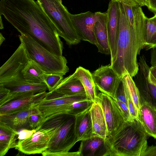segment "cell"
Listing matches in <instances>:
<instances>
[{
    "mask_svg": "<svg viewBox=\"0 0 156 156\" xmlns=\"http://www.w3.org/2000/svg\"><path fill=\"white\" fill-rule=\"evenodd\" d=\"M86 99H87L85 93L66 96L52 90L48 92L37 107L41 116L42 122L47 117L56 114H68V108L71 104Z\"/></svg>",
    "mask_w": 156,
    "mask_h": 156,
    "instance_id": "9c48e42d",
    "label": "cell"
},
{
    "mask_svg": "<svg viewBox=\"0 0 156 156\" xmlns=\"http://www.w3.org/2000/svg\"><path fill=\"white\" fill-rule=\"evenodd\" d=\"M74 74L82 83L87 99L93 102L96 101L98 94L92 73L89 70L79 66L76 68Z\"/></svg>",
    "mask_w": 156,
    "mask_h": 156,
    "instance_id": "603a6c76",
    "label": "cell"
},
{
    "mask_svg": "<svg viewBox=\"0 0 156 156\" xmlns=\"http://www.w3.org/2000/svg\"><path fill=\"white\" fill-rule=\"evenodd\" d=\"M97 102L102 108L105 120L108 136H112L125 121L115 99L102 92L98 94Z\"/></svg>",
    "mask_w": 156,
    "mask_h": 156,
    "instance_id": "30bf717a",
    "label": "cell"
},
{
    "mask_svg": "<svg viewBox=\"0 0 156 156\" xmlns=\"http://www.w3.org/2000/svg\"><path fill=\"white\" fill-rule=\"evenodd\" d=\"M5 38L3 36L2 33L0 34V45L1 46L2 44L3 41L5 40Z\"/></svg>",
    "mask_w": 156,
    "mask_h": 156,
    "instance_id": "60d3db41",
    "label": "cell"
},
{
    "mask_svg": "<svg viewBox=\"0 0 156 156\" xmlns=\"http://www.w3.org/2000/svg\"><path fill=\"white\" fill-rule=\"evenodd\" d=\"M38 113H40L36 106L28 110L0 115V121L18 132L24 129H30L29 117L32 115Z\"/></svg>",
    "mask_w": 156,
    "mask_h": 156,
    "instance_id": "e0dca14e",
    "label": "cell"
},
{
    "mask_svg": "<svg viewBox=\"0 0 156 156\" xmlns=\"http://www.w3.org/2000/svg\"><path fill=\"white\" fill-rule=\"evenodd\" d=\"M28 138L18 140L15 148L26 154H42L48 148L56 127L48 118L44 119Z\"/></svg>",
    "mask_w": 156,
    "mask_h": 156,
    "instance_id": "ba28073f",
    "label": "cell"
},
{
    "mask_svg": "<svg viewBox=\"0 0 156 156\" xmlns=\"http://www.w3.org/2000/svg\"><path fill=\"white\" fill-rule=\"evenodd\" d=\"M149 77L152 82L156 86V65L150 67Z\"/></svg>",
    "mask_w": 156,
    "mask_h": 156,
    "instance_id": "74e56055",
    "label": "cell"
},
{
    "mask_svg": "<svg viewBox=\"0 0 156 156\" xmlns=\"http://www.w3.org/2000/svg\"><path fill=\"white\" fill-rule=\"evenodd\" d=\"M112 2H119L132 6L139 5L141 7L146 6L145 0H110Z\"/></svg>",
    "mask_w": 156,
    "mask_h": 156,
    "instance_id": "836d02e7",
    "label": "cell"
},
{
    "mask_svg": "<svg viewBox=\"0 0 156 156\" xmlns=\"http://www.w3.org/2000/svg\"><path fill=\"white\" fill-rule=\"evenodd\" d=\"M19 132L0 121V156H4L9 150L15 148Z\"/></svg>",
    "mask_w": 156,
    "mask_h": 156,
    "instance_id": "44dd1931",
    "label": "cell"
},
{
    "mask_svg": "<svg viewBox=\"0 0 156 156\" xmlns=\"http://www.w3.org/2000/svg\"><path fill=\"white\" fill-rule=\"evenodd\" d=\"M55 25L59 37L69 45L76 44L81 41L72 23L70 13L61 0H37Z\"/></svg>",
    "mask_w": 156,
    "mask_h": 156,
    "instance_id": "8992f818",
    "label": "cell"
},
{
    "mask_svg": "<svg viewBox=\"0 0 156 156\" xmlns=\"http://www.w3.org/2000/svg\"><path fill=\"white\" fill-rule=\"evenodd\" d=\"M101 13L100 12L93 13L87 11L76 14H70L72 23L81 40L96 45L93 28Z\"/></svg>",
    "mask_w": 156,
    "mask_h": 156,
    "instance_id": "8fae6325",
    "label": "cell"
},
{
    "mask_svg": "<svg viewBox=\"0 0 156 156\" xmlns=\"http://www.w3.org/2000/svg\"><path fill=\"white\" fill-rule=\"evenodd\" d=\"M146 6L156 15V0H145Z\"/></svg>",
    "mask_w": 156,
    "mask_h": 156,
    "instance_id": "d590c367",
    "label": "cell"
},
{
    "mask_svg": "<svg viewBox=\"0 0 156 156\" xmlns=\"http://www.w3.org/2000/svg\"><path fill=\"white\" fill-rule=\"evenodd\" d=\"M24 78L29 82L44 83V76L46 73L34 61L30 58L22 70Z\"/></svg>",
    "mask_w": 156,
    "mask_h": 156,
    "instance_id": "cb8c5ba5",
    "label": "cell"
},
{
    "mask_svg": "<svg viewBox=\"0 0 156 156\" xmlns=\"http://www.w3.org/2000/svg\"><path fill=\"white\" fill-rule=\"evenodd\" d=\"M154 20L155 21L156 23V15H154Z\"/></svg>",
    "mask_w": 156,
    "mask_h": 156,
    "instance_id": "7bdbcfd3",
    "label": "cell"
},
{
    "mask_svg": "<svg viewBox=\"0 0 156 156\" xmlns=\"http://www.w3.org/2000/svg\"><path fill=\"white\" fill-rule=\"evenodd\" d=\"M42 119L40 113L34 114L31 115L29 120L30 129H35L40 124Z\"/></svg>",
    "mask_w": 156,
    "mask_h": 156,
    "instance_id": "1f68e13d",
    "label": "cell"
},
{
    "mask_svg": "<svg viewBox=\"0 0 156 156\" xmlns=\"http://www.w3.org/2000/svg\"><path fill=\"white\" fill-rule=\"evenodd\" d=\"M78 151L79 156H108L105 139L95 134L81 141Z\"/></svg>",
    "mask_w": 156,
    "mask_h": 156,
    "instance_id": "2e32d148",
    "label": "cell"
},
{
    "mask_svg": "<svg viewBox=\"0 0 156 156\" xmlns=\"http://www.w3.org/2000/svg\"><path fill=\"white\" fill-rule=\"evenodd\" d=\"M47 93L48 92L44 91L11 101L0 106V115L11 114L35 108Z\"/></svg>",
    "mask_w": 156,
    "mask_h": 156,
    "instance_id": "5bb4252c",
    "label": "cell"
},
{
    "mask_svg": "<svg viewBox=\"0 0 156 156\" xmlns=\"http://www.w3.org/2000/svg\"><path fill=\"white\" fill-rule=\"evenodd\" d=\"M147 136L138 120L125 121L105 139L108 156H142L148 147Z\"/></svg>",
    "mask_w": 156,
    "mask_h": 156,
    "instance_id": "3957f363",
    "label": "cell"
},
{
    "mask_svg": "<svg viewBox=\"0 0 156 156\" xmlns=\"http://www.w3.org/2000/svg\"><path fill=\"white\" fill-rule=\"evenodd\" d=\"M142 156H156V145L148 146Z\"/></svg>",
    "mask_w": 156,
    "mask_h": 156,
    "instance_id": "8d00e7d4",
    "label": "cell"
},
{
    "mask_svg": "<svg viewBox=\"0 0 156 156\" xmlns=\"http://www.w3.org/2000/svg\"><path fill=\"white\" fill-rule=\"evenodd\" d=\"M0 29H2L4 28L3 25L2 23V16L1 15H0Z\"/></svg>",
    "mask_w": 156,
    "mask_h": 156,
    "instance_id": "b9f144b4",
    "label": "cell"
},
{
    "mask_svg": "<svg viewBox=\"0 0 156 156\" xmlns=\"http://www.w3.org/2000/svg\"><path fill=\"white\" fill-rule=\"evenodd\" d=\"M29 58L37 63L46 73L65 75L69 71L64 56L54 54L39 44L28 35L19 36Z\"/></svg>",
    "mask_w": 156,
    "mask_h": 156,
    "instance_id": "52a82bcc",
    "label": "cell"
},
{
    "mask_svg": "<svg viewBox=\"0 0 156 156\" xmlns=\"http://www.w3.org/2000/svg\"><path fill=\"white\" fill-rule=\"evenodd\" d=\"M49 156H79V153L78 151L75 152H67L53 153L50 154Z\"/></svg>",
    "mask_w": 156,
    "mask_h": 156,
    "instance_id": "ab89813d",
    "label": "cell"
},
{
    "mask_svg": "<svg viewBox=\"0 0 156 156\" xmlns=\"http://www.w3.org/2000/svg\"><path fill=\"white\" fill-rule=\"evenodd\" d=\"M90 111L94 134L105 139L108 136V133L101 108L97 102H94L90 108Z\"/></svg>",
    "mask_w": 156,
    "mask_h": 156,
    "instance_id": "7402d4cb",
    "label": "cell"
},
{
    "mask_svg": "<svg viewBox=\"0 0 156 156\" xmlns=\"http://www.w3.org/2000/svg\"><path fill=\"white\" fill-rule=\"evenodd\" d=\"M63 75L58 74L45 73L44 83L47 85L49 92L53 90L63 79Z\"/></svg>",
    "mask_w": 156,
    "mask_h": 156,
    "instance_id": "4316f807",
    "label": "cell"
},
{
    "mask_svg": "<svg viewBox=\"0 0 156 156\" xmlns=\"http://www.w3.org/2000/svg\"><path fill=\"white\" fill-rule=\"evenodd\" d=\"M114 98L123 102L127 105L125 88L122 78L116 88Z\"/></svg>",
    "mask_w": 156,
    "mask_h": 156,
    "instance_id": "f546056e",
    "label": "cell"
},
{
    "mask_svg": "<svg viewBox=\"0 0 156 156\" xmlns=\"http://www.w3.org/2000/svg\"><path fill=\"white\" fill-rule=\"evenodd\" d=\"M29 59L24 45L20 43L11 56L0 67V84L9 89L10 94L21 95L35 90L36 83L25 80L22 73Z\"/></svg>",
    "mask_w": 156,
    "mask_h": 156,
    "instance_id": "277c9868",
    "label": "cell"
},
{
    "mask_svg": "<svg viewBox=\"0 0 156 156\" xmlns=\"http://www.w3.org/2000/svg\"><path fill=\"white\" fill-rule=\"evenodd\" d=\"M90 108L75 116V133L77 142L89 138L94 134Z\"/></svg>",
    "mask_w": 156,
    "mask_h": 156,
    "instance_id": "d6986e66",
    "label": "cell"
},
{
    "mask_svg": "<svg viewBox=\"0 0 156 156\" xmlns=\"http://www.w3.org/2000/svg\"><path fill=\"white\" fill-rule=\"evenodd\" d=\"M125 14L130 24L133 25L134 16L132 6L125 4L122 3Z\"/></svg>",
    "mask_w": 156,
    "mask_h": 156,
    "instance_id": "d6a6232c",
    "label": "cell"
},
{
    "mask_svg": "<svg viewBox=\"0 0 156 156\" xmlns=\"http://www.w3.org/2000/svg\"><path fill=\"white\" fill-rule=\"evenodd\" d=\"M10 90L3 85L0 84V101L4 99L9 94Z\"/></svg>",
    "mask_w": 156,
    "mask_h": 156,
    "instance_id": "f35d334b",
    "label": "cell"
},
{
    "mask_svg": "<svg viewBox=\"0 0 156 156\" xmlns=\"http://www.w3.org/2000/svg\"><path fill=\"white\" fill-rule=\"evenodd\" d=\"M118 3L120 13L119 34L116 54L110 64L120 77L127 74L133 77L139 69L137 56L144 48L147 17L140 6L133 7L134 20L131 25L122 3Z\"/></svg>",
    "mask_w": 156,
    "mask_h": 156,
    "instance_id": "7a4b0ae2",
    "label": "cell"
},
{
    "mask_svg": "<svg viewBox=\"0 0 156 156\" xmlns=\"http://www.w3.org/2000/svg\"><path fill=\"white\" fill-rule=\"evenodd\" d=\"M115 99L124 117L125 121L133 120L134 119L132 117L127 105L120 101Z\"/></svg>",
    "mask_w": 156,
    "mask_h": 156,
    "instance_id": "4dcf8cb0",
    "label": "cell"
},
{
    "mask_svg": "<svg viewBox=\"0 0 156 156\" xmlns=\"http://www.w3.org/2000/svg\"><path fill=\"white\" fill-rule=\"evenodd\" d=\"M122 78L135 106L139 111L141 105L140 95L139 90L133 79V77L127 74L124 76Z\"/></svg>",
    "mask_w": 156,
    "mask_h": 156,
    "instance_id": "484cf974",
    "label": "cell"
},
{
    "mask_svg": "<svg viewBox=\"0 0 156 156\" xmlns=\"http://www.w3.org/2000/svg\"><path fill=\"white\" fill-rule=\"evenodd\" d=\"M106 13L111 62L116 54L119 31L120 13L118 2L110 0Z\"/></svg>",
    "mask_w": 156,
    "mask_h": 156,
    "instance_id": "4fadbf2b",
    "label": "cell"
},
{
    "mask_svg": "<svg viewBox=\"0 0 156 156\" xmlns=\"http://www.w3.org/2000/svg\"><path fill=\"white\" fill-rule=\"evenodd\" d=\"M123 83L125 88L127 106L129 109L130 115L132 117L133 119H138V111L135 106L129 92L124 82Z\"/></svg>",
    "mask_w": 156,
    "mask_h": 156,
    "instance_id": "f1b7e54d",
    "label": "cell"
},
{
    "mask_svg": "<svg viewBox=\"0 0 156 156\" xmlns=\"http://www.w3.org/2000/svg\"><path fill=\"white\" fill-rule=\"evenodd\" d=\"M36 131L35 129L30 130L24 129L20 130L19 132L18 139L22 140L27 138L30 136Z\"/></svg>",
    "mask_w": 156,
    "mask_h": 156,
    "instance_id": "e575fe53",
    "label": "cell"
},
{
    "mask_svg": "<svg viewBox=\"0 0 156 156\" xmlns=\"http://www.w3.org/2000/svg\"><path fill=\"white\" fill-rule=\"evenodd\" d=\"M47 118L49 119L54 124L56 130L48 148L42 154V155L49 156L51 154L69 152L77 142L75 133V116L60 113L45 119Z\"/></svg>",
    "mask_w": 156,
    "mask_h": 156,
    "instance_id": "5b68a950",
    "label": "cell"
},
{
    "mask_svg": "<svg viewBox=\"0 0 156 156\" xmlns=\"http://www.w3.org/2000/svg\"><path fill=\"white\" fill-rule=\"evenodd\" d=\"M0 15L21 34L28 35L51 52L62 56L63 43L52 22L34 0H0Z\"/></svg>",
    "mask_w": 156,
    "mask_h": 156,
    "instance_id": "6da1fadb",
    "label": "cell"
},
{
    "mask_svg": "<svg viewBox=\"0 0 156 156\" xmlns=\"http://www.w3.org/2000/svg\"><path fill=\"white\" fill-rule=\"evenodd\" d=\"M93 32L98 51L103 54L110 55L106 12H102L94 24Z\"/></svg>",
    "mask_w": 156,
    "mask_h": 156,
    "instance_id": "ac0fdd59",
    "label": "cell"
},
{
    "mask_svg": "<svg viewBox=\"0 0 156 156\" xmlns=\"http://www.w3.org/2000/svg\"><path fill=\"white\" fill-rule=\"evenodd\" d=\"M92 74L96 88L101 92L114 98L121 78L112 69L111 64L101 66Z\"/></svg>",
    "mask_w": 156,
    "mask_h": 156,
    "instance_id": "7c38bea8",
    "label": "cell"
},
{
    "mask_svg": "<svg viewBox=\"0 0 156 156\" xmlns=\"http://www.w3.org/2000/svg\"><path fill=\"white\" fill-rule=\"evenodd\" d=\"M141 102L138 119L148 136L156 139V108L141 98Z\"/></svg>",
    "mask_w": 156,
    "mask_h": 156,
    "instance_id": "9a60e30c",
    "label": "cell"
},
{
    "mask_svg": "<svg viewBox=\"0 0 156 156\" xmlns=\"http://www.w3.org/2000/svg\"><path fill=\"white\" fill-rule=\"evenodd\" d=\"M146 85L148 93L151 98L149 103L156 108V86L151 80L149 75L146 80Z\"/></svg>",
    "mask_w": 156,
    "mask_h": 156,
    "instance_id": "83f0119b",
    "label": "cell"
},
{
    "mask_svg": "<svg viewBox=\"0 0 156 156\" xmlns=\"http://www.w3.org/2000/svg\"><path fill=\"white\" fill-rule=\"evenodd\" d=\"M144 47L148 49L156 48V23L154 16L147 19Z\"/></svg>",
    "mask_w": 156,
    "mask_h": 156,
    "instance_id": "d4e9b609",
    "label": "cell"
},
{
    "mask_svg": "<svg viewBox=\"0 0 156 156\" xmlns=\"http://www.w3.org/2000/svg\"><path fill=\"white\" fill-rule=\"evenodd\" d=\"M155 65H156V64Z\"/></svg>",
    "mask_w": 156,
    "mask_h": 156,
    "instance_id": "ee69618b",
    "label": "cell"
},
{
    "mask_svg": "<svg viewBox=\"0 0 156 156\" xmlns=\"http://www.w3.org/2000/svg\"><path fill=\"white\" fill-rule=\"evenodd\" d=\"M52 90L66 96L86 93L82 83L74 73L63 79Z\"/></svg>",
    "mask_w": 156,
    "mask_h": 156,
    "instance_id": "ffe728a7",
    "label": "cell"
}]
</instances>
